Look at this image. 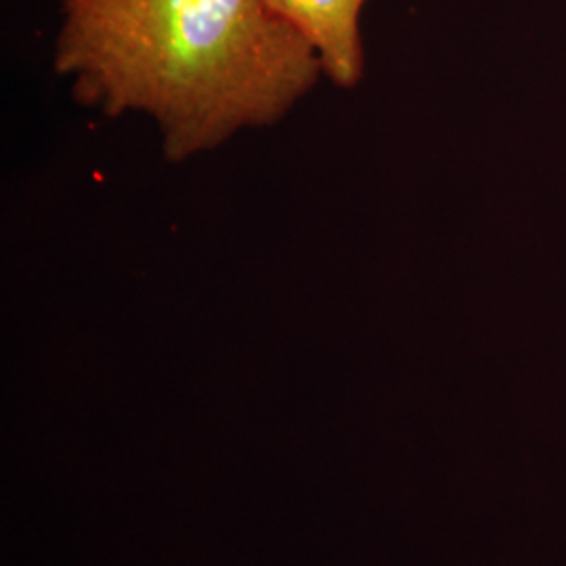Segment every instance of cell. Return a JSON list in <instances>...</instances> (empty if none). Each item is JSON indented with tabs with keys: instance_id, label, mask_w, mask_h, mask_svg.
Instances as JSON below:
<instances>
[{
	"instance_id": "7a4b0ae2",
	"label": "cell",
	"mask_w": 566,
	"mask_h": 566,
	"mask_svg": "<svg viewBox=\"0 0 566 566\" xmlns=\"http://www.w3.org/2000/svg\"><path fill=\"white\" fill-rule=\"evenodd\" d=\"M315 51L324 76L338 88L364 81L361 13L367 0H264Z\"/></svg>"
},
{
	"instance_id": "6da1fadb",
	"label": "cell",
	"mask_w": 566,
	"mask_h": 566,
	"mask_svg": "<svg viewBox=\"0 0 566 566\" xmlns=\"http://www.w3.org/2000/svg\"><path fill=\"white\" fill-rule=\"evenodd\" d=\"M53 65L84 105L149 116L172 163L282 120L324 76L264 0H61Z\"/></svg>"
}]
</instances>
